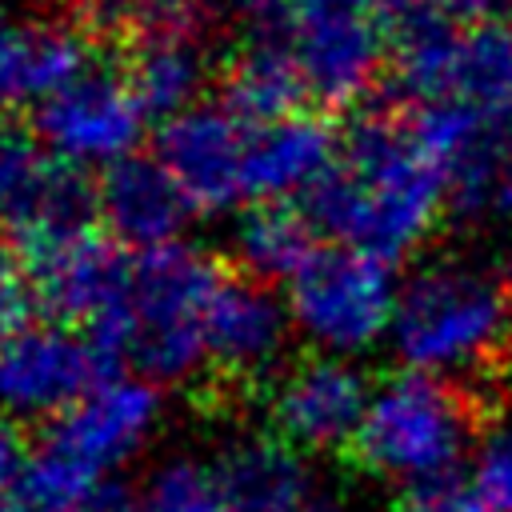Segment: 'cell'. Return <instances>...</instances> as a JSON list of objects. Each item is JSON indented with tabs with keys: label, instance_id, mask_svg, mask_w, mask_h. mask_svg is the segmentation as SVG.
<instances>
[{
	"label": "cell",
	"instance_id": "cell-22",
	"mask_svg": "<svg viewBox=\"0 0 512 512\" xmlns=\"http://www.w3.org/2000/svg\"><path fill=\"white\" fill-rule=\"evenodd\" d=\"M136 508L140 512H228V500L212 464L176 456V460H164L144 480Z\"/></svg>",
	"mask_w": 512,
	"mask_h": 512
},
{
	"label": "cell",
	"instance_id": "cell-27",
	"mask_svg": "<svg viewBox=\"0 0 512 512\" xmlns=\"http://www.w3.org/2000/svg\"><path fill=\"white\" fill-rule=\"evenodd\" d=\"M32 304L36 296H32V280H28L20 252H0V336L16 328L20 320H28Z\"/></svg>",
	"mask_w": 512,
	"mask_h": 512
},
{
	"label": "cell",
	"instance_id": "cell-33",
	"mask_svg": "<svg viewBox=\"0 0 512 512\" xmlns=\"http://www.w3.org/2000/svg\"><path fill=\"white\" fill-rule=\"evenodd\" d=\"M504 296H508V304H512V256H508V264H504Z\"/></svg>",
	"mask_w": 512,
	"mask_h": 512
},
{
	"label": "cell",
	"instance_id": "cell-25",
	"mask_svg": "<svg viewBox=\"0 0 512 512\" xmlns=\"http://www.w3.org/2000/svg\"><path fill=\"white\" fill-rule=\"evenodd\" d=\"M420 0H288L296 16H328V20H364L396 32V24L416 8Z\"/></svg>",
	"mask_w": 512,
	"mask_h": 512
},
{
	"label": "cell",
	"instance_id": "cell-14",
	"mask_svg": "<svg viewBox=\"0 0 512 512\" xmlns=\"http://www.w3.org/2000/svg\"><path fill=\"white\" fill-rule=\"evenodd\" d=\"M296 336L288 300L252 276H224L208 304V368L232 380H264L284 368Z\"/></svg>",
	"mask_w": 512,
	"mask_h": 512
},
{
	"label": "cell",
	"instance_id": "cell-20",
	"mask_svg": "<svg viewBox=\"0 0 512 512\" xmlns=\"http://www.w3.org/2000/svg\"><path fill=\"white\" fill-rule=\"evenodd\" d=\"M124 76L132 80L148 116L160 124L200 104L212 64H208L204 40L196 36V20H176V24L140 32Z\"/></svg>",
	"mask_w": 512,
	"mask_h": 512
},
{
	"label": "cell",
	"instance_id": "cell-24",
	"mask_svg": "<svg viewBox=\"0 0 512 512\" xmlns=\"http://www.w3.org/2000/svg\"><path fill=\"white\" fill-rule=\"evenodd\" d=\"M476 492L492 512H512V432H488L476 460Z\"/></svg>",
	"mask_w": 512,
	"mask_h": 512
},
{
	"label": "cell",
	"instance_id": "cell-17",
	"mask_svg": "<svg viewBox=\"0 0 512 512\" xmlns=\"http://www.w3.org/2000/svg\"><path fill=\"white\" fill-rule=\"evenodd\" d=\"M340 132L308 108H296L288 116L252 124L248 136V204L276 200L296 204L308 200L328 168L336 164Z\"/></svg>",
	"mask_w": 512,
	"mask_h": 512
},
{
	"label": "cell",
	"instance_id": "cell-2",
	"mask_svg": "<svg viewBox=\"0 0 512 512\" xmlns=\"http://www.w3.org/2000/svg\"><path fill=\"white\" fill-rule=\"evenodd\" d=\"M500 408L472 384L432 372H396L372 388L352 460L388 484L420 488L456 476L460 456L496 432Z\"/></svg>",
	"mask_w": 512,
	"mask_h": 512
},
{
	"label": "cell",
	"instance_id": "cell-31",
	"mask_svg": "<svg viewBox=\"0 0 512 512\" xmlns=\"http://www.w3.org/2000/svg\"><path fill=\"white\" fill-rule=\"evenodd\" d=\"M304 512H348V508H344L336 496H324V492H320V496H316V500H312Z\"/></svg>",
	"mask_w": 512,
	"mask_h": 512
},
{
	"label": "cell",
	"instance_id": "cell-18",
	"mask_svg": "<svg viewBox=\"0 0 512 512\" xmlns=\"http://www.w3.org/2000/svg\"><path fill=\"white\" fill-rule=\"evenodd\" d=\"M92 68L88 36L68 20H16L0 52V108H44Z\"/></svg>",
	"mask_w": 512,
	"mask_h": 512
},
{
	"label": "cell",
	"instance_id": "cell-5",
	"mask_svg": "<svg viewBox=\"0 0 512 512\" xmlns=\"http://www.w3.org/2000/svg\"><path fill=\"white\" fill-rule=\"evenodd\" d=\"M284 300L312 352L352 360L392 336L400 284L388 260L328 240L284 284Z\"/></svg>",
	"mask_w": 512,
	"mask_h": 512
},
{
	"label": "cell",
	"instance_id": "cell-30",
	"mask_svg": "<svg viewBox=\"0 0 512 512\" xmlns=\"http://www.w3.org/2000/svg\"><path fill=\"white\" fill-rule=\"evenodd\" d=\"M488 204H492L496 212L512 216V160L500 164V172H496V180H492V192H488Z\"/></svg>",
	"mask_w": 512,
	"mask_h": 512
},
{
	"label": "cell",
	"instance_id": "cell-8",
	"mask_svg": "<svg viewBox=\"0 0 512 512\" xmlns=\"http://www.w3.org/2000/svg\"><path fill=\"white\" fill-rule=\"evenodd\" d=\"M96 224L84 172L68 168L36 132L0 112V236L28 256L76 228Z\"/></svg>",
	"mask_w": 512,
	"mask_h": 512
},
{
	"label": "cell",
	"instance_id": "cell-10",
	"mask_svg": "<svg viewBox=\"0 0 512 512\" xmlns=\"http://www.w3.org/2000/svg\"><path fill=\"white\" fill-rule=\"evenodd\" d=\"M252 124L224 100H200L156 132V160L172 172L196 216H220L248 204Z\"/></svg>",
	"mask_w": 512,
	"mask_h": 512
},
{
	"label": "cell",
	"instance_id": "cell-3",
	"mask_svg": "<svg viewBox=\"0 0 512 512\" xmlns=\"http://www.w3.org/2000/svg\"><path fill=\"white\" fill-rule=\"evenodd\" d=\"M224 272L192 244H168L132 256L124 304L108 332L104 352L152 384H180L208 368V304Z\"/></svg>",
	"mask_w": 512,
	"mask_h": 512
},
{
	"label": "cell",
	"instance_id": "cell-23",
	"mask_svg": "<svg viewBox=\"0 0 512 512\" xmlns=\"http://www.w3.org/2000/svg\"><path fill=\"white\" fill-rule=\"evenodd\" d=\"M68 8L104 32H152L160 24L192 20V0H68Z\"/></svg>",
	"mask_w": 512,
	"mask_h": 512
},
{
	"label": "cell",
	"instance_id": "cell-32",
	"mask_svg": "<svg viewBox=\"0 0 512 512\" xmlns=\"http://www.w3.org/2000/svg\"><path fill=\"white\" fill-rule=\"evenodd\" d=\"M12 24H16V16H12V8H8V0H0V52H4V40H8V32H12Z\"/></svg>",
	"mask_w": 512,
	"mask_h": 512
},
{
	"label": "cell",
	"instance_id": "cell-15",
	"mask_svg": "<svg viewBox=\"0 0 512 512\" xmlns=\"http://www.w3.org/2000/svg\"><path fill=\"white\" fill-rule=\"evenodd\" d=\"M292 56L304 76L308 100L324 108L360 104L392 60V32L364 20H328L292 12Z\"/></svg>",
	"mask_w": 512,
	"mask_h": 512
},
{
	"label": "cell",
	"instance_id": "cell-1",
	"mask_svg": "<svg viewBox=\"0 0 512 512\" xmlns=\"http://www.w3.org/2000/svg\"><path fill=\"white\" fill-rule=\"evenodd\" d=\"M448 200V168L424 144L404 104L352 120L336 164L308 196V212L332 244L396 264L424 244Z\"/></svg>",
	"mask_w": 512,
	"mask_h": 512
},
{
	"label": "cell",
	"instance_id": "cell-4",
	"mask_svg": "<svg viewBox=\"0 0 512 512\" xmlns=\"http://www.w3.org/2000/svg\"><path fill=\"white\" fill-rule=\"evenodd\" d=\"M388 340L412 372H484L512 348V304L504 284L460 264H432L400 284Z\"/></svg>",
	"mask_w": 512,
	"mask_h": 512
},
{
	"label": "cell",
	"instance_id": "cell-7",
	"mask_svg": "<svg viewBox=\"0 0 512 512\" xmlns=\"http://www.w3.org/2000/svg\"><path fill=\"white\" fill-rule=\"evenodd\" d=\"M112 368L116 360L88 328L28 316L0 336V412L48 428Z\"/></svg>",
	"mask_w": 512,
	"mask_h": 512
},
{
	"label": "cell",
	"instance_id": "cell-19",
	"mask_svg": "<svg viewBox=\"0 0 512 512\" xmlns=\"http://www.w3.org/2000/svg\"><path fill=\"white\" fill-rule=\"evenodd\" d=\"M228 512H304L320 492L300 448L268 436H236L216 456Z\"/></svg>",
	"mask_w": 512,
	"mask_h": 512
},
{
	"label": "cell",
	"instance_id": "cell-16",
	"mask_svg": "<svg viewBox=\"0 0 512 512\" xmlns=\"http://www.w3.org/2000/svg\"><path fill=\"white\" fill-rule=\"evenodd\" d=\"M92 204L104 236H112L132 256L180 244L188 220L196 216L188 196L172 180V172L144 152L100 172L92 188Z\"/></svg>",
	"mask_w": 512,
	"mask_h": 512
},
{
	"label": "cell",
	"instance_id": "cell-11",
	"mask_svg": "<svg viewBox=\"0 0 512 512\" xmlns=\"http://www.w3.org/2000/svg\"><path fill=\"white\" fill-rule=\"evenodd\" d=\"M32 280V296L44 316L88 328L96 340L108 332L124 304L132 276V252H124L100 224L76 228L28 256H20Z\"/></svg>",
	"mask_w": 512,
	"mask_h": 512
},
{
	"label": "cell",
	"instance_id": "cell-9",
	"mask_svg": "<svg viewBox=\"0 0 512 512\" xmlns=\"http://www.w3.org/2000/svg\"><path fill=\"white\" fill-rule=\"evenodd\" d=\"M148 108L132 80L112 68H88L44 108H36V132L76 172H108L136 156L148 132Z\"/></svg>",
	"mask_w": 512,
	"mask_h": 512
},
{
	"label": "cell",
	"instance_id": "cell-13",
	"mask_svg": "<svg viewBox=\"0 0 512 512\" xmlns=\"http://www.w3.org/2000/svg\"><path fill=\"white\" fill-rule=\"evenodd\" d=\"M232 60L224 72V104L248 124H264L304 108L308 88L292 56L288 0H232Z\"/></svg>",
	"mask_w": 512,
	"mask_h": 512
},
{
	"label": "cell",
	"instance_id": "cell-26",
	"mask_svg": "<svg viewBox=\"0 0 512 512\" xmlns=\"http://www.w3.org/2000/svg\"><path fill=\"white\" fill-rule=\"evenodd\" d=\"M396 512H492V508L460 476H444V480H428L420 488H408Z\"/></svg>",
	"mask_w": 512,
	"mask_h": 512
},
{
	"label": "cell",
	"instance_id": "cell-21",
	"mask_svg": "<svg viewBox=\"0 0 512 512\" xmlns=\"http://www.w3.org/2000/svg\"><path fill=\"white\" fill-rule=\"evenodd\" d=\"M316 220L300 204H244L236 224H232V260L240 264L244 276L264 280V284H288L308 256L320 248L316 244Z\"/></svg>",
	"mask_w": 512,
	"mask_h": 512
},
{
	"label": "cell",
	"instance_id": "cell-29",
	"mask_svg": "<svg viewBox=\"0 0 512 512\" xmlns=\"http://www.w3.org/2000/svg\"><path fill=\"white\" fill-rule=\"evenodd\" d=\"M428 4H432L436 12L460 20V24H476V20H484V12H492L500 0H428Z\"/></svg>",
	"mask_w": 512,
	"mask_h": 512
},
{
	"label": "cell",
	"instance_id": "cell-12",
	"mask_svg": "<svg viewBox=\"0 0 512 512\" xmlns=\"http://www.w3.org/2000/svg\"><path fill=\"white\" fill-rule=\"evenodd\" d=\"M368 400L372 384L352 360L308 352L272 376L268 424L300 452H340L352 448Z\"/></svg>",
	"mask_w": 512,
	"mask_h": 512
},
{
	"label": "cell",
	"instance_id": "cell-28",
	"mask_svg": "<svg viewBox=\"0 0 512 512\" xmlns=\"http://www.w3.org/2000/svg\"><path fill=\"white\" fill-rule=\"evenodd\" d=\"M32 448L24 444V424H16L12 416L0 412V504L16 492L24 468H28Z\"/></svg>",
	"mask_w": 512,
	"mask_h": 512
},
{
	"label": "cell",
	"instance_id": "cell-6",
	"mask_svg": "<svg viewBox=\"0 0 512 512\" xmlns=\"http://www.w3.org/2000/svg\"><path fill=\"white\" fill-rule=\"evenodd\" d=\"M164 424V392L140 372H108L92 384L68 412H60L44 440L36 444L40 456L72 472L96 492H108V480L124 472Z\"/></svg>",
	"mask_w": 512,
	"mask_h": 512
}]
</instances>
